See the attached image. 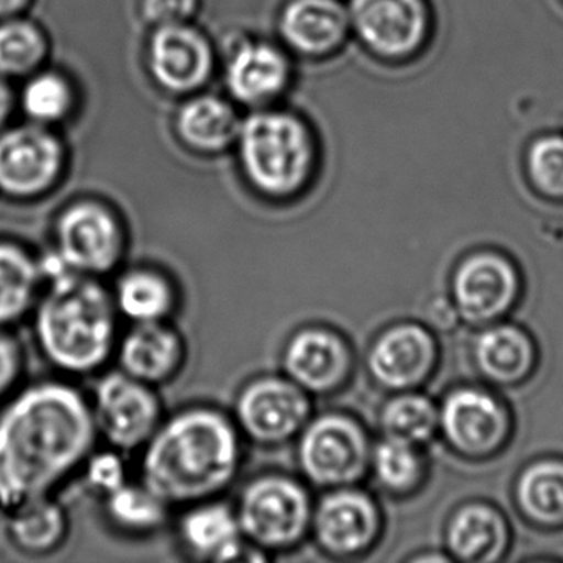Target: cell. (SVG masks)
<instances>
[{
    "instance_id": "ac0fdd59",
    "label": "cell",
    "mask_w": 563,
    "mask_h": 563,
    "mask_svg": "<svg viewBox=\"0 0 563 563\" xmlns=\"http://www.w3.org/2000/svg\"><path fill=\"white\" fill-rule=\"evenodd\" d=\"M187 507L177 526V537L190 555L212 562H232L245 555L249 543L240 530L235 507L216 499Z\"/></svg>"
},
{
    "instance_id": "83f0119b",
    "label": "cell",
    "mask_w": 563,
    "mask_h": 563,
    "mask_svg": "<svg viewBox=\"0 0 563 563\" xmlns=\"http://www.w3.org/2000/svg\"><path fill=\"white\" fill-rule=\"evenodd\" d=\"M517 500L533 522L562 526L563 461H539L527 467L517 484Z\"/></svg>"
},
{
    "instance_id": "7402d4cb",
    "label": "cell",
    "mask_w": 563,
    "mask_h": 563,
    "mask_svg": "<svg viewBox=\"0 0 563 563\" xmlns=\"http://www.w3.org/2000/svg\"><path fill=\"white\" fill-rule=\"evenodd\" d=\"M8 533L19 552L48 555L60 549L68 536L67 510L52 496L38 497L8 512Z\"/></svg>"
},
{
    "instance_id": "277c9868",
    "label": "cell",
    "mask_w": 563,
    "mask_h": 563,
    "mask_svg": "<svg viewBox=\"0 0 563 563\" xmlns=\"http://www.w3.org/2000/svg\"><path fill=\"white\" fill-rule=\"evenodd\" d=\"M312 510L308 489L279 473L250 481L235 506L243 539L258 553L296 549L311 532Z\"/></svg>"
},
{
    "instance_id": "9c48e42d",
    "label": "cell",
    "mask_w": 563,
    "mask_h": 563,
    "mask_svg": "<svg viewBox=\"0 0 563 563\" xmlns=\"http://www.w3.org/2000/svg\"><path fill=\"white\" fill-rule=\"evenodd\" d=\"M91 410L98 437L101 434L110 448L121 453L143 450L163 423V407L153 385L136 380L123 371L101 377Z\"/></svg>"
},
{
    "instance_id": "ba28073f",
    "label": "cell",
    "mask_w": 563,
    "mask_h": 563,
    "mask_svg": "<svg viewBox=\"0 0 563 563\" xmlns=\"http://www.w3.org/2000/svg\"><path fill=\"white\" fill-rule=\"evenodd\" d=\"M126 253V235L108 207L80 202L68 207L55 225L54 256L68 272L108 275Z\"/></svg>"
},
{
    "instance_id": "484cf974",
    "label": "cell",
    "mask_w": 563,
    "mask_h": 563,
    "mask_svg": "<svg viewBox=\"0 0 563 563\" xmlns=\"http://www.w3.org/2000/svg\"><path fill=\"white\" fill-rule=\"evenodd\" d=\"M285 81V60L268 45H245L236 52L230 64V91L249 103L266 100L278 93Z\"/></svg>"
},
{
    "instance_id": "836d02e7",
    "label": "cell",
    "mask_w": 563,
    "mask_h": 563,
    "mask_svg": "<svg viewBox=\"0 0 563 563\" xmlns=\"http://www.w3.org/2000/svg\"><path fill=\"white\" fill-rule=\"evenodd\" d=\"M24 107L37 120H57L70 107V90L62 78L44 75L29 85L24 93Z\"/></svg>"
},
{
    "instance_id": "cb8c5ba5",
    "label": "cell",
    "mask_w": 563,
    "mask_h": 563,
    "mask_svg": "<svg viewBox=\"0 0 563 563\" xmlns=\"http://www.w3.org/2000/svg\"><path fill=\"white\" fill-rule=\"evenodd\" d=\"M448 542L454 555L470 562L496 560L507 543L506 522L493 507H463L451 520Z\"/></svg>"
},
{
    "instance_id": "2e32d148",
    "label": "cell",
    "mask_w": 563,
    "mask_h": 563,
    "mask_svg": "<svg viewBox=\"0 0 563 563\" xmlns=\"http://www.w3.org/2000/svg\"><path fill=\"white\" fill-rule=\"evenodd\" d=\"M117 354L120 371L156 387L179 374L186 344L169 322H143L118 341Z\"/></svg>"
},
{
    "instance_id": "1f68e13d",
    "label": "cell",
    "mask_w": 563,
    "mask_h": 563,
    "mask_svg": "<svg viewBox=\"0 0 563 563\" xmlns=\"http://www.w3.org/2000/svg\"><path fill=\"white\" fill-rule=\"evenodd\" d=\"M44 52V41L31 25L0 27V71L24 74L41 62Z\"/></svg>"
},
{
    "instance_id": "e0dca14e",
    "label": "cell",
    "mask_w": 563,
    "mask_h": 563,
    "mask_svg": "<svg viewBox=\"0 0 563 563\" xmlns=\"http://www.w3.org/2000/svg\"><path fill=\"white\" fill-rule=\"evenodd\" d=\"M437 345L427 329L400 324L388 329L372 347L368 364L382 385L395 390L421 384L433 371Z\"/></svg>"
},
{
    "instance_id": "e575fe53",
    "label": "cell",
    "mask_w": 563,
    "mask_h": 563,
    "mask_svg": "<svg viewBox=\"0 0 563 563\" xmlns=\"http://www.w3.org/2000/svg\"><path fill=\"white\" fill-rule=\"evenodd\" d=\"M85 476L88 486L101 494V497L117 490L128 483L126 464L121 457V451L103 450L91 453L85 461Z\"/></svg>"
},
{
    "instance_id": "f35d334b",
    "label": "cell",
    "mask_w": 563,
    "mask_h": 563,
    "mask_svg": "<svg viewBox=\"0 0 563 563\" xmlns=\"http://www.w3.org/2000/svg\"><path fill=\"white\" fill-rule=\"evenodd\" d=\"M9 107V95L5 88L0 84V123L4 120L5 113H8Z\"/></svg>"
},
{
    "instance_id": "d6a6232c",
    "label": "cell",
    "mask_w": 563,
    "mask_h": 563,
    "mask_svg": "<svg viewBox=\"0 0 563 563\" xmlns=\"http://www.w3.org/2000/svg\"><path fill=\"white\" fill-rule=\"evenodd\" d=\"M529 173L540 192L563 199V137H542L533 143Z\"/></svg>"
},
{
    "instance_id": "d590c367",
    "label": "cell",
    "mask_w": 563,
    "mask_h": 563,
    "mask_svg": "<svg viewBox=\"0 0 563 563\" xmlns=\"http://www.w3.org/2000/svg\"><path fill=\"white\" fill-rule=\"evenodd\" d=\"M24 352L14 335L0 329V400L8 397L22 377Z\"/></svg>"
},
{
    "instance_id": "3957f363",
    "label": "cell",
    "mask_w": 563,
    "mask_h": 563,
    "mask_svg": "<svg viewBox=\"0 0 563 563\" xmlns=\"http://www.w3.org/2000/svg\"><path fill=\"white\" fill-rule=\"evenodd\" d=\"M45 282L32 311L42 354L65 374L100 371L117 352L120 314L113 295L95 276L68 269Z\"/></svg>"
},
{
    "instance_id": "ffe728a7",
    "label": "cell",
    "mask_w": 563,
    "mask_h": 563,
    "mask_svg": "<svg viewBox=\"0 0 563 563\" xmlns=\"http://www.w3.org/2000/svg\"><path fill=\"white\" fill-rule=\"evenodd\" d=\"M44 283L41 260L18 243L0 242V329L32 314Z\"/></svg>"
},
{
    "instance_id": "7a4b0ae2",
    "label": "cell",
    "mask_w": 563,
    "mask_h": 563,
    "mask_svg": "<svg viewBox=\"0 0 563 563\" xmlns=\"http://www.w3.org/2000/svg\"><path fill=\"white\" fill-rule=\"evenodd\" d=\"M242 438L233 418L216 408L179 411L144 444L141 483L169 507L216 499L239 476Z\"/></svg>"
},
{
    "instance_id": "5b68a950",
    "label": "cell",
    "mask_w": 563,
    "mask_h": 563,
    "mask_svg": "<svg viewBox=\"0 0 563 563\" xmlns=\"http://www.w3.org/2000/svg\"><path fill=\"white\" fill-rule=\"evenodd\" d=\"M242 159L256 190L269 197L292 196L311 170L308 131L285 114H256L242 130Z\"/></svg>"
},
{
    "instance_id": "30bf717a",
    "label": "cell",
    "mask_w": 563,
    "mask_h": 563,
    "mask_svg": "<svg viewBox=\"0 0 563 563\" xmlns=\"http://www.w3.org/2000/svg\"><path fill=\"white\" fill-rule=\"evenodd\" d=\"M380 527L377 506L361 490L335 487L312 510L311 532L324 552L349 556L372 545Z\"/></svg>"
},
{
    "instance_id": "4fadbf2b",
    "label": "cell",
    "mask_w": 563,
    "mask_h": 563,
    "mask_svg": "<svg viewBox=\"0 0 563 563\" xmlns=\"http://www.w3.org/2000/svg\"><path fill=\"white\" fill-rule=\"evenodd\" d=\"M352 21L362 41L384 57H405L427 34L423 0H354Z\"/></svg>"
},
{
    "instance_id": "8992f818",
    "label": "cell",
    "mask_w": 563,
    "mask_h": 563,
    "mask_svg": "<svg viewBox=\"0 0 563 563\" xmlns=\"http://www.w3.org/2000/svg\"><path fill=\"white\" fill-rule=\"evenodd\" d=\"M311 420L309 394L283 375L253 378L240 390L233 421L242 437L263 446H279L298 438Z\"/></svg>"
},
{
    "instance_id": "7c38bea8",
    "label": "cell",
    "mask_w": 563,
    "mask_h": 563,
    "mask_svg": "<svg viewBox=\"0 0 563 563\" xmlns=\"http://www.w3.org/2000/svg\"><path fill=\"white\" fill-rule=\"evenodd\" d=\"M454 301L466 321L490 322L516 301L519 278L504 256L477 253L464 260L454 275Z\"/></svg>"
},
{
    "instance_id": "8d00e7d4",
    "label": "cell",
    "mask_w": 563,
    "mask_h": 563,
    "mask_svg": "<svg viewBox=\"0 0 563 563\" xmlns=\"http://www.w3.org/2000/svg\"><path fill=\"white\" fill-rule=\"evenodd\" d=\"M196 0H144V14L151 22L169 25L189 18Z\"/></svg>"
},
{
    "instance_id": "52a82bcc",
    "label": "cell",
    "mask_w": 563,
    "mask_h": 563,
    "mask_svg": "<svg viewBox=\"0 0 563 563\" xmlns=\"http://www.w3.org/2000/svg\"><path fill=\"white\" fill-rule=\"evenodd\" d=\"M299 470L309 483L344 487L364 474L368 443L361 424L345 415L329 413L309 420L298 434Z\"/></svg>"
},
{
    "instance_id": "f1b7e54d",
    "label": "cell",
    "mask_w": 563,
    "mask_h": 563,
    "mask_svg": "<svg viewBox=\"0 0 563 563\" xmlns=\"http://www.w3.org/2000/svg\"><path fill=\"white\" fill-rule=\"evenodd\" d=\"M179 131L197 150L225 147L239 131L235 114L216 98H199L187 104L179 117Z\"/></svg>"
},
{
    "instance_id": "d4e9b609",
    "label": "cell",
    "mask_w": 563,
    "mask_h": 563,
    "mask_svg": "<svg viewBox=\"0 0 563 563\" xmlns=\"http://www.w3.org/2000/svg\"><path fill=\"white\" fill-rule=\"evenodd\" d=\"M476 361L490 380L516 384L532 371L536 352L529 335L520 329L499 325L477 339Z\"/></svg>"
},
{
    "instance_id": "6da1fadb",
    "label": "cell",
    "mask_w": 563,
    "mask_h": 563,
    "mask_svg": "<svg viewBox=\"0 0 563 563\" xmlns=\"http://www.w3.org/2000/svg\"><path fill=\"white\" fill-rule=\"evenodd\" d=\"M97 440L91 401L74 385L44 380L19 391L0 411V509L52 496Z\"/></svg>"
},
{
    "instance_id": "603a6c76",
    "label": "cell",
    "mask_w": 563,
    "mask_h": 563,
    "mask_svg": "<svg viewBox=\"0 0 563 563\" xmlns=\"http://www.w3.org/2000/svg\"><path fill=\"white\" fill-rule=\"evenodd\" d=\"M118 314L131 324L167 321L176 308V291L164 273L150 268L130 269L111 292Z\"/></svg>"
},
{
    "instance_id": "9a60e30c",
    "label": "cell",
    "mask_w": 563,
    "mask_h": 563,
    "mask_svg": "<svg viewBox=\"0 0 563 563\" xmlns=\"http://www.w3.org/2000/svg\"><path fill=\"white\" fill-rule=\"evenodd\" d=\"M441 423L451 444L470 456L493 453L509 433L503 405L476 388L453 391L444 404Z\"/></svg>"
},
{
    "instance_id": "74e56055",
    "label": "cell",
    "mask_w": 563,
    "mask_h": 563,
    "mask_svg": "<svg viewBox=\"0 0 563 563\" xmlns=\"http://www.w3.org/2000/svg\"><path fill=\"white\" fill-rule=\"evenodd\" d=\"M22 4H24V0H0V15L18 11Z\"/></svg>"
},
{
    "instance_id": "f546056e",
    "label": "cell",
    "mask_w": 563,
    "mask_h": 563,
    "mask_svg": "<svg viewBox=\"0 0 563 563\" xmlns=\"http://www.w3.org/2000/svg\"><path fill=\"white\" fill-rule=\"evenodd\" d=\"M438 413L434 405L421 395H400L384 410V427L390 437L421 443L433 437Z\"/></svg>"
},
{
    "instance_id": "d6986e66",
    "label": "cell",
    "mask_w": 563,
    "mask_h": 563,
    "mask_svg": "<svg viewBox=\"0 0 563 563\" xmlns=\"http://www.w3.org/2000/svg\"><path fill=\"white\" fill-rule=\"evenodd\" d=\"M210 51L197 32L179 24L163 25L151 45V67L164 87L187 91L199 87L210 71Z\"/></svg>"
},
{
    "instance_id": "4dcf8cb0",
    "label": "cell",
    "mask_w": 563,
    "mask_h": 563,
    "mask_svg": "<svg viewBox=\"0 0 563 563\" xmlns=\"http://www.w3.org/2000/svg\"><path fill=\"white\" fill-rule=\"evenodd\" d=\"M375 471L384 486L391 490H407L420 481L423 474V460L415 443L388 438L375 451Z\"/></svg>"
},
{
    "instance_id": "5bb4252c",
    "label": "cell",
    "mask_w": 563,
    "mask_h": 563,
    "mask_svg": "<svg viewBox=\"0 0 563 563\" xmlns=\"http://www.w3.org/2000/svg\"><path fill=\"white\" fill-rule=\"evenodd\" d=\"M60 166V146L44 131H12L0 137V189L11 196L45 192L57 179Z\"/></svg>"
},
{
    "instance_id": "8fae6325",
    "label": "cell",
    "mask_w": 563,
    "mask_h": 563,
    "mask_svg": "<svg viewBox=\"0 0 563 563\" xmlns=\"http://www.w3.org/2000/svg\"><path fill=\"white\" fill-rule=\"evenodd\" d=\"M283 374L302 390L329 394L338 390L352 367L347 342L325 328H305L291 335L283 349Z\"/></svg>"
},
{
    "instance_id": "4316f807",
    "label": "cell",
    "mask_w": 563,
    "mask_h": 563,
    "mask_svg": "<svg viewBox=\"0 0 563 563\" xmlns=\"http://www.w3.org/2000/svg\"><path fill=\"white\" fill-rule=\"evenodd\" d=\"M170 507L146 484L130 483L104 496V512L111 526L130 536H150L167 520Z\"/></svg>"
},
{
    "instance_id": "44dd1931",
    "label": "cell",
    "mask_w": 563,
    "mask_h": 563,
    "mask_svg": "<svg viewBox=\"0 0 563 563\" xmlns=\"http://www.w3.org/2000/svg\"><path fill=\"white\" fill-rule=\"evenodd\" d=\"M286 41L306 54H324L344 38L347 15L334 0H295L283 15Z\"/></svg>"
}]
</instances>
